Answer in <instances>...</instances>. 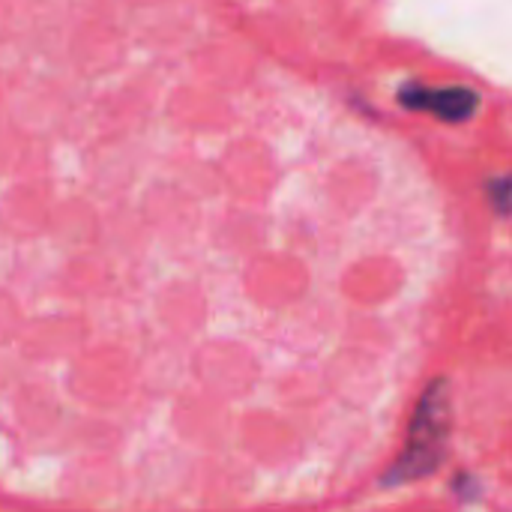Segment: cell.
Masks as SVG:
<instances>
[{"mask_svg": "<svg viewBox=\"0 0 512 512\" xmlns=\"http://www.w3.org/2000/svg\"><path fill=\"white\" fill-rule=\"evenodd\" d=\"M447 429H450L447 384L444 381H435L426 390V396H423V402H420V408L414 414L408 450L390 468V474L384 477V486H402V483L429 477L441 465V459H444Z\"/></svg>", "mask_w": 512, "mask_h": 512, "instance_id": "6da1fadb", "label": "cell"}, {"mask_svg": "<svg viewBox=\"0 0 512 512\" xmlns=\"http://www.w3.org/2000/svg\"><path fill=\"white\" fill-rule=\"evenodd\" d=\"M399 99L411 111H429L441 120L462 123L474 117L480 108V93L471 87H426V84H405Z\"/></svg>", "mask_w": 512, "mask_h": 512, "instance_id": "7a4b0ae2", "label": "cell"}, {"mask_svg": "<svg viewBox=\"0 0 512 512\" xmlns=\"http://www.w3.org/2000/svg\"><path fill=\"white\" fill-rule=\"evenodd\" d=\"M489 192L495 195L498 213L507 216V210H510V180H507V177H498L495 183H489Z\"/></svg>", "mask_w": 512, "mask_h": 512, "instance_id": "3957f363", "label": "cell"}]
</instances>
